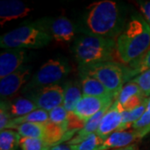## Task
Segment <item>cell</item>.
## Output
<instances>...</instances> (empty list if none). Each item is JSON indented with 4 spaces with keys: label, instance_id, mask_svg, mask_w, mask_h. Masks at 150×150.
I'll return each instance as SVG.
<instances>
[{
    "label": "cell",
    "instance_id": "6da1fadb",
    "mask_svg": "<svg viewBox=\"0 0 150 150\" xmlns=\"http://www.w3.org/2000/svg\"><path fill=\"white\" fill-rule=\"evenodd\" d=\"M150 49V26L139 14L131 18L116 40V54L123 63L132 64Z\"/></svg>",
    "mask_w": 150,
    "mask_h": 150
},
{
    "label": "cell",
    "instance_id": "7a4b0ae2",
    "mask_svg": "<svg viewBox=\"0 0 150 150\" xmlns=\"http://www.w3.org/2000/svg\"><path fill=\"white\" fill-rule=\"evenodd\" d=\"M84 24L92 36L113 38L123 28V17L118 4L112 0L93 3L87 8Z\"/></svg>",
    "mask_w": 150,
    "mask_h": 150
},
{
    "label": "cell",
    "instance_id": "3957f363",
    "mask_svg": "<svg viewBox=\"0 0 150 150\" xmlns=\"http://www.w3.org/2000/svg\"><path fill=\"white\" fill-rule=\"evenodd\" d=\"M72 51L80 68H84L112 61L116 53V41L108 38L83 36L75 40Z\"/></svg>",
    "mask_w": 150,
    "mask_h": 150
},
{
    "label": "cell",
    "instance_id": "277c9868",
    "mask_svg": "<svg viewBox=\"0 0 150 150\" xmlns=\"http://www.w3.org/2000/svg\"><path fill=\"white\" fill-rule=\"evenodd\" d=\"M52 39L48 23L36 22L17 28L2 35L0 46L5 49L40 48L47 46Z\"/></svg>",
    "mask_w": 150,
    "mask_h": 150
},
{
    "label": "cell",
    "instance_id": "5b68a950",
    "mask_svg": "<svg viewBox=\"0 0 150 150\" xmlns=\"http://www.w3.org/2000/svg\"><path fill=\"white\" fill-rule=\"evenodd\" d=\"M80 72L81 74L90 76L99 81L115 99L126 80V71L121 65L112 61L80 68Z\"/></svg>",
    "mask_w": 150,
    "mask_h": 150
},
{
    "label": "cell",
    "instance_id": "8992f818",
    "mask_svg": "<svg viewBox=\"0 0 150 150\" xmlns=\"http://www.w3.org/2000/svg\"><path fill=\"white\" fill-rule=\"evenodd\" d=\"M71 71L67 61L62 59H49L33 75L24 90L32 91L40 88L57 84Z\"/></svg>",
    "mask_w": 150,
    "mask_h": 150
},
{
    "label": "cell",
    "instance_id": "52a82bcc",
    "mask_svg": "<svg viewBox=\"0 0 150 150\" xmlns=\"http://www.w3.org/2000/svg\"><path fill=\"white\" fill-rule=\"evenodd\" d=\"M28 98L38 108L50 112L64 103V88L59 84L47 86L29 91Z\"/></svg>",
    "mask_w": 150,
    "mask_h": 150
},
{
    "label": "cell",
    "instance_id": "ba28073f",
    "mask_svg": "<svg viewBox=\"0 0 150 150\" xmlns=\"http://www.w3.org/2000/svg\"><path fill=\"white\" fill-rule=\"evenodd\" d=\"M114 100L115 98H100L83 95L80 101L76 105L74 112L82 120L87 122L89 118L101 111L103 108L112 105Z\"/></svg>",
    "mask_w": 150,
    "mask_h": 150
},
{
    "label": "cell",
    "instance_id": "9c48e42d",
    "mask_svg": "<svg viewBox=\"0 0 150 150\" xmlns=\"http://www.w3.org/2000/svg\"><path fill=\"white\" fill-rule=\"evenodd\" d=\"M30 68L23 66L0 81V95L2 98L13 97L22 88L30 76Z\"/></svg>",
    "mask_w": 150,
    "mask_h": 150
},
{
    "label": "cell",
    "instance_id": "30bf717a",
    "mask_svg": "<svg viewBox=\"0 0 150 150\" xmlns=\"http://www.w3.org/2000/svg\"><path fill=\"white\" fill-rule=\"evenodd\" d=\"M122 112L119 108L117 100L115 99L103 116L96 134L102 139L105 140L112 133L119 130L122 124Z\"/></svg>",
    "mask_w": 150,
    "mask_h": 150
},
{
    "label": "cell",
    "instance_id": "8fae6325",
    "mask_svg": "<svg viewBox=\"0 0 150 150\" xmlns=\"http://www.w3.org/2000/svg\"><path fill=\"white\" fill-rule=\"evenodd\" d=\"M27 58L24 49H7L0 54V79L14 73L21 68Z\"/></svg>",
    "mask_w": 150,
    "mask_h": 150
},
{
    "label": "cell",
    "instance_id": "7c38bea8",
    "mask_svg": "<svg viewBox=\"0 0 150 150\" xmlns=\"http://www.w3.org/2000/svg\"><path fill=\"white\" fill-rule=\"evenodd\" d=\"M52 38L59 43H69L75 37V28L66 17H59L48 23Z\"/></svg>",
    "mask_w": 150,
    "mask_h": 150
},
{
    "label": "cell",
    "instance_id": "4fadbf2b",
    "mask_svg": "<svg viewBox=\"0 0 150 150\" xmlns=\"http://www.w3.org/2000/svg\"><path fill=\"white\" fill-rule=\"evenodd\" d=\"M32 11L23 2L18 0H2L0 2V23L4 26L7 22L21 18Z\"/></svg>",
    "mask_w": 150,
    "mask_h": 150
},
{
    "label": "cell",
    "instance_id": "5bb4252c",
    "mask_svg": "<svg viewBox=\"0 0 150 150\" xmlns=\"http://www.w3.org/2000/svg\"><path fill=\"white\" fill-rule=\"evenodd\" d=\"M140 134L135 130L131 131H116L112 133L108 139L104 140L100 150H108L109 149H121L131 145L136 140L140 139Z\"/></svg>",
    "mask_w": 150,
    "mask_h": 150
},
{
    "label": "cell",
    "instance_id": "9a60e30c",
    "mask_svg": "<svg viewBox=\"0 0 150 150\" xmlns=\"http://www.w3.org/2000/svg\"><path fill=\"white\" fill-rule=\"evenodd\" d=\"M110 106L111 105L103 108L101 111H99L94 116H93L91 118H89L85 123L84 127L78 132L76 136L72 138V139H70L69 141L68 144H78L81 143L83 139H85L88 136H89V135H91L93 134H96L97 130H98L99 125H100V123L102 121L103 116L105 115V113L108 111V109L110 108Z\"/></svg>",
    "mask_w": 150,
    "mask_h": 150
},
{
    "label": "cell",
    "instance_id": "2e32d148",
    "mask_svg": "<svg viewBox=\"0 0 150 150\" xmlns=\"http://www.w3.org/2000/svg\"><path fill=\"white\" fill-rule=\"evenodd\" d=\"M80 84L82 87L83 95L115 98L99 81L93 77L81 74Z\"/></svg>",
    "mask_w": 150,
    "mask_h": 150
},
{
    "label": "cell",
    "instance_id": "e0dca14e",
    "mask_svg": "<svg viewBox=\"0 0 150 150\" xmlns=\"http://www.w3.org/2000/svg\"><path fill=\"white\" fill-rule=\"evenodd\" d=\"M83 91L80 83L72 81L65 84L64 88V103L63 106L68 112H74L76 105L83 97Z\"/></svg>",
    "mask_w": 150,
    "mask_h": 150
},
{
    "label": "cell",
    "instance_id": "ac0fdd59",
    "mask_svg": "<svg viewBox=\"0 0 150 150\" xmlns=\"http://www.w3.org/2000/svg\"><path fill=\"white\" fill-rule=\"evenodd\" d=\"M48 122H50L48 112L43 110V109L38 108L37 110H34L32 112L28 113L27 115H24L23 117L13 118L11 120L8 129H16L18 125L24 123H41V124H46Z\"/></svg>",
    "mask_w": 150,
    "mask_h": 150
},
{
    "label": "cell",
    "instance_id": "d6986e66",
    "mask_svg": "<svg viewBox=\"0 0 150 150\" xmlns=\"http://www.w3.org/2000/svg\"><path fill=\"white\" fill-rule=\"evenodd\" d=\"M9 112L13 118L23 117L38 109L31 99L26 98H17L8 105Z\"/></svg>",
    "mask_w": 150,
    "mask_h": 150
},
{
    "label": "cell",
    "instance_id": "ffe728a7",
    "mask_svg": "<svg viewBox=\"0 0 150 150\" xmlns=\"http://www.w3.org/2000/svg\"><path fill=\"white\" fill-rule=\"evenodd\" d=\"M148 102H149V98H145L144 101L142 103L139 107L131 111H121L123 120H122V124L118 131H123L132 127L133 124L136 121H138L147 110Z\"/></svg>",
    "mask_w": 150,
    "mask_h": 150
},
{
    "label": "cell",
    "instance_id": "44dd1931",
    "mask_svg": "<svg viewBox=\"0 0 150 150\" xmlns=\"http://www.w3.org/2000/svg\"><path fill=\"white\" fill-rule=\"evenodd\" d=\"M16 130L21 137L33 138L43 140L45 124L36 123H24L16 127Z\"/></svg>",
    "mask_w": 150,
    "mask_h": 150
},
{
    "label": "cell",
    "instance_id": "7402d4cb",
    "mask_svg": "<svg viewBox=\"0 0 150 150\" xmlns=\"http://www.w3.org/2000/svg\"><path fill=\"white\" fill-rule=\"evenodd\" d=\"M137 97H144L142 91L140 90L139 87L133 81H129L126 84H124L121 91L119 92L118 95L116 98V100L120 106L124 103L134 99ZM145 98V97H144Z\"/></svg>",
    "mask_w": 150,
    "mask_h": 150
},
{
    "label": "cell",
    "instance_id": "603a6c76",
    "mask_svg": "<svg viewBox=\"0 0 150 150\" xmlns=\"http://www.w3.org/2000/svg\"><path fill=\"white\" fill-rule=\"evenodd\" d=\"M20 138L19 134L13 129L2 130L0 132V150H16Z\"/></svg>",
    "mask_w": 150,
    "mask_h": 150
},
{
    "label": "cell",
    "instance_id": "cb8c5ba5",
    "mask_svg": "<svg viewBox=\"0 0 150 150\" xmlns=\"http://www.w3.org/2000/svg\"><path fill=\"white\" fill-rule=\"evenodd\" d=\"M104 140L97 134L88 136L85 139L78 144L69 145L72 150H100Z\"/></svg>",
    "mask_w": 150,
    "mask_h": 150
},
{
    "label": "cell",
    "instance_id": "d4e9b609",
    "mask_svg": "<svg viewBox=\"0 0 150 150\" xmlns=\"http://www.w3.org/2000/svg\"><path fill=\"white\" fill-rule=\"evenodd\" d=\"M131 70L126 71V79L129 76L136 77L138 74L144 72L146 70L150 69V49L146 54L137 62L131 64Z\"/></svg>",
    "mask_w": 150,
    "mask_h": 150
},
{
    "label": "cell",
    "instance_id": "484cf974",
    "mask_svg": "<svg viewBox=\"0 0 150 150\" xmlns=\"http://www.w3.org/2000/svg\"><path fill=\"white\" fill-rule=\"evenodd\" d=\"M48 114H49L50 122L64 126L68 129L69 112L65 109V108L63 105L54 108L53 110L48 112Z\"/></svg>",
    "mask_w": 150,
    "mask_h": 150
},
{
    "label": "cell",
    "instance_id": "4316f807",
    "mask_svg": "<svg viewBox=\"0 0 150 150\" xmlns=\"http://www.w3.org/2000/svg\"><path fill=\"white\" fill-rule=\"evenodd\" d=\"M19 146L22 150H50V147L42 139L21 137Z\"/></svg>",
    "mask_w": 150,
    "mask_h": 150
},
{
    "label": "cell",
    "instance_id": "83f0119b",
    "mask_svg": "<svg viewBox=\"0 0 150 150\" xmlns=\"http://www.w3.org/2000/svg\"><path fill=\"white\" fill-rule=\"evenodd\" d=\"M131 81L139 87L140 90L145 98L150 96V69L138 74Z\"/></svg>",
    "mask_w": 150,
    "mask_h": 150
},
{
    "label": "cell",
    "instance_id": "f1b7e54d",
    "mask_svg": "<svg viewBox=\"0 0 150 150\" xmlns=\"http://www.w3.org/2000/svg\"><path fill=\"white\" fill-rule=\"evenodd\" d=\"M132 128L134 130L139 132L141 139L144 138L146 134L150 132V112L149 110H146L145 112L142 115V117L136 121L133 124Z\"/></svg>",
    "mask_w": 150,
    "mask_h": 150
},
{
    "label": "cell",
    "instance_id": "f546056e",
    "mask_svg": "<svg viewBox=\"0 0 150 150\" xmlns=\"http://www.w3.org/2000/svg\"><path fill=\"white\" fill-rule=\"evenodd\" d=\"M12 115L9 112V108L7 103L1 101V108H0V129L4 130L8 129L11 120L13 119Z\"/></svg>",
    "mask_w": 150,
    "mask_h": 150
},
{
    "label": "cell",
    "instance_id": "4dcf8cb0",
    "mask_svg": "<svg viewBox=\"0 0 150 150\" xmlns=\"http://www.w3.org/2000/svg\"><path fill=\"white\" fill-rule=\"evenodd\" d=\"M139 6L146 22L150 26V1L139 2Z\"/></svg>",
    "mask_w": 150,
    "mask_h": 150
},
{
    "label": "cell",
    "instance_id": "1f68e13d",
    "mask_svg": "<svg viewBox=\"0 0 150 150\" xmlns=\"http://www.w3.org/2000/svg\"><path fill=\"white\" fill-rule=\"evenodd\" d=\"M50 150H72L69 144H59L51 148Z\"/></svg>",
    "mask_w": 150,
    "mask_h": 150
},
{
    "label": "cell",
    "instance_id": "d6a6232c",
    "mask_svg": "<svg viewBox=\"0 0 150 150\" xmlns=\"http://www.w3.org/2000/svg\"><path fill=\"white\" fill-rule=\"evenodd\" d=\"M116 150H139V148L137 147V145L131 144L124 147V148H121V149H117Z\"/></svg>",
    "mask_w": 150,
    "mask_h": 150
},
{
    "label": "cell",
    "instance_id": "836d02e7",
    "mask_svg": "<svg viewBox=\"0 0 150 150\" xmlns=\"http://www.w3.org/2000/svg\"><path fill=\"white\" fill-rule=\"evenodd\" d=\"M147 110H149L150 112V98H149V102H148V107H147Z\"/></svg>",
    "mask_w": 150,
    "mask_h": 150
}]
</instances>
